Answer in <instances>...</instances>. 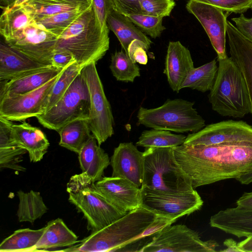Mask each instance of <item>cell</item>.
I'll list each match as a JSON object with an SVG mask.
<instances>
[{
  "label": "cell",
  "mask_w": 252,
  "mask_h": 252,
  "mask_svg": "<svg viewBox=\"0 0 252 252\" xmlns=\"http://www.w3.org/2000/svg\"><path fill=\"white\" fill-rule=\"evenodd\" d=\"M113 9L124 15L142 13L139 0H111Z\"/></svg>",
  "instance_id": "7bdbcfd3"
},
{
  "label": "cell",
  "mask_w": 252,
  "mask_h": 252,
  "mask_svg": "<svg viewBox=\"0 0 252 252\" xmlns=\"http://www.w3.org/2000/svg\"><path fill=\"white\" fill-rule=\"evenodd\" d=\"M141 188L177 193L194 189L189 177L177 162L171 147H147Z\"/></svg>",
  "instance_id": "5b68a950"
},
{
  "label": "cell",
  "mask_w": 252,
  "mask_h": 252,
  "mask_svg": "<svg viewBox=\"0 0 252 252\" xmlns=\"http://www.w3.org/2000/svg\"><path fill=\"white\" fill-rule=\"evenodd\" d=\"M78 236L60 218L49 221L37 242L34 252L56 251V249L70 247L78 243Z\"/></svg>",
  "instance_id": "484cf974"
},
{
  "label": "cell",
  "mask_w": 252,
  "mask_h": 252,
  "mask_svg": "<svg viewBox=\"0 0 252 252\" xmlns=\"http://www.w3.org/2000/svg\"><path fill=\"white\" fill-rule=\"evenodd\" d=\"M5 43L0 44V80L8 81L48 66Z\"/></svg>",
  "instance_id": "ffe728a7"
},
{
  "label": "cell",
  "mask_w": 252,
  "mask_h": 252,
  "mask_svg": "<svg viewBox=\"0 0 252 252\" xmlns=\"http://www.w3.org/2000/svg\"><path fill=\"white\" fill-rule=\"evenodd\" d=\"M82 69L76 61L71 63L63 69L51 92L45 112L60 100L74 79L80 74Z\"/></svg>",
  "instance_id": "d590c367"
},
{
  "label": "cell",
  "mask_w": 252,
  "mask_h": 252,
  "mask_svg": "<svg viewBox=\"0 0 252 252\" xmlns=\"http://www.w3.org/2000/svg\"><path fill=\"white\" fill-rule=\"evenodd\" d=\"M28 0H0V8L22 4Z\"/></svg>",
  "instance_id": "f907efd6"
},
{
  "label": "cell",
  "mask_w": 252,
  "mask_h": 252,
  "mask_svg": "<svg viewBox=\"0 0 252 252\" xmlns=\"http://www.w3.org/2000/svg\"><path fill=\"white\" fill-rule=\"evenodd\" d=\"M78 159L82 172L95 182L102 178L104 170L110 164L108 155L93 134L78 154Z\"/></svg>",
  "instance_id": "d4e9b609"
},
{
  "label": "cell",
  "mask_w": 252,
  "mask_h": 252,
  "mask_svg": "<svg viewBox=\"0 0 252 252\" xmlns=\"http://www.w3.org/2000/svg\"><path fill=\"white\" fill-rule=\"evenodd\" d=\"M189 50L179 41L169 42L163 73L171 89L177 93L189 72L194 68Z\"/></svg>",
  "instance_id": "ac0fdd59"
},
{
  "label": "cell",
  "mask_w": 252,
  "mask_h": 252,
  "mask_svg": "<svg viewBox=\"0 0 252 252\" xmlns=\"http://www.w3.org/2000/svg\"><path fill=\"white\" fill-rule=\"evenodd\" d=\"M219 246L215 240H202L196 231L184 224H171L155 234L139 252H215Z\"/></svg>",
  "instance_id": "30bf717a"
},
{
  "label": "cell",
  "mask_w": 252,
  "mask_h": 252,
  "mask_svg": "<svg viewBox=\"0 0 252 252\" xmlns=\"http://www.w3.org/2000/svg\"><path fill=\"white\" fill-rule=\"evenodd\" d=\"M57 132L60 136L59 145L78 154L92 135L88 119L70 122Z\"/></svg>",
  "instance_id": "f1b7e54d"
},
{
  "label": "cell",
  "mask_w": 252,
  "mask_h": 252,
  "mask_svg": "<svg viewBox=\"0 0 252 252\" xmlns=\"http://www.w3.org/2000/svg\"><path fill=\"white\" fill-rule=\"evenodd\" d=\"M54 37L53 32L35 21L22 30L13 39L5 43L36 62L52 65L45 43Z\"/></svg>",
  "instance_id": "2e32d148"
},
{
  "label": "cell",
  "mask_w": 252,
  "mask_h": 252,
  "mask_svg": "<svg viewBox=\"0 0 252 252\" xmlns=\"http://www.w3.org/2000/svg\"><path fill=\"white\" fill-rule=\"evenodd\" d=\"M103 196L122 214L141 206V189L129 180L104 177L95 183Z\"/></svg>",
  "instance_id": "9a60e30c"
},
{
  "label": "cell",
  "mask_w": 252,
  "mask_h": 252,
  "mask_svg": "<svg viewBox=\"0 0 252 252\" xmlns=\"http://www.w3.org/2000/svg\"><path fill=\"white\" fill-rule=\"evenodd\" d=\"M95 183L82 172L70 178L66 188L69 201L83 214L87 228L92 232L103 228L125 215L107 201Z\"/></svg>",
  "instance_id": "8992f818"
},
{
  "label": "cell",
  "mask_w": 252,
  "mask_h": 252,
  "mask_svg": "<svg viewBox=\"0 0 252 252\" xmlns=\"http://www.w3.org/2000/svg\"><path fill=\"white\" fill-rule=\"evenodd\" d=\"M142 14L164 17L169 16L175 6L174 0H139Z\"/></svg>",
  "instance_id": "f35d334b"
},
{
  "label": "cell",
  "mask_w": 252,
  "mask_h": 252,
  "mask_svg": "<svg viewBox=\"0 0 252 252\" xmlns=\"http://www.w3.org/2000/svg\"><path fill=\"white\" fill-rule=\"evenodd\" d=\"M64 68L50 66L8 81H1L3 84L0 87V98L35 90L58 75Z\"/></svg>",
  "instance_id": "7402d4cb"
},
{
  "label": "cell",
  "mask_w": 252,
  "mask_h": 252,
  "mask_svg": "<svg viewBox=\"0 0 252 252\" xmlns=\"http://www.w3.org/2000/svg\"><path fill=\"white\" fill-rule=\"evenodd\" d=\"M17 195L19 198L17 216L20 222L33 223L47 212L48 207L39 192L19 190Z\"/></svg>",
  "instance_id": "1f68e13d"
},
{
  "label": "cell",
  "mask_w": 252,
  "mask_h": 252,
  "mask_svg": "<svg viewBox=\"0 0 252 252\" xmlns=\"http://www.w3.org/2000/svg\"><path fill=\"white\" fill-rule=\"evenodd\" d=\"M50 31L55 35L54 52L70 53L82 68L96 63L109 48V32L97 24L93 6L68 26Z\"/></svg>",
  "instance_id": "7a4b0ae2"
},
{
  "label": "cell",
  "mask_w": 252,
  "mask_h": 252,
  "mask_svg": "<svg viewBox=\"0 0 252 252\" xmlns=\"http://www.w3.org/2000/svg\"><path fill=\"white\" fill-rule=\"evenodd\" d=\"M92 6L96 21L102 32H109L107 25L108 14L112 10L111 0H92Z\"/></svg>",
  "instance_id": "60d3db41"
},
{
  "label": "cell",
  "mask_w": 252,
  "mask_h": 252,
  "mask_svg": "<svg viewBox=\"0 0 252 252\" xmlns=\"http://www.w3.org/2000/svg\"><path fill=\"white\" fill-rule=\"evenodd\" d=\"M175 158L194 189L237 177L252 168V143L180 146Z\"/></svg>",
  "instance_id": "6da1fadb"
},
{
  "label": "cell",
  "mask_w": 252,
  "mask_h": 252,
  "mask_svg": "<svg viewBox=\"0 0 252 252\" xmlns=\"http://www.w3.org/2000/svg\"><path fill=\"white\" fill-rule=\"evenodd\" d=\"M210 4L223 11L243 14L252 7V0H187Z\"/></svg>",
  "instance_id": "ab89813d"
},
{
  "label": "cell",
  "mask_w": 252,
  "mask_h": 252,
  "mask_svg": "<svg viewBox=\"0 0 252 252\" xmlns=\"http://www.w3.org/2000/svg\"><path fill=\"white\" fill-rule=\"evenodd\" d=\"M23 4L36 16H42L88 9L92 6V0H28Z\"/></svg>",
  "instance_id": "f546056e"
},
{
  "label": "cell",
  "mask_w": 252,
  "mask_h": 252,
  "mask_svg": "<svg viewBox=\"0 0 252 252\" xmlns=\"http://www.w3.org/2000/svg\"><path fill=\"white\" fill-rule=\"evenodd\" d=\"M194 104L176 98L168 99L156 108L140 107L137 115L138 123L147 127L177 133L196 132L206 125L204 119L193 107Z\"/></svg>",
  "instance_id": "52a82bcc"
},
{
  "label": "cell",
  "mask_w": 252,
  "mask_h": 252,
  "mask_svg": "<svg viewBox=\"0 0 252 252\" xmlns=\"http://www.w3.org/2000/svg\"><path fill=\"white\" fill-rule=\"evenodd\" d=\"M11 121L0 117V168L25 171L19 163L27 151L15 140L12 133Z\"/></svg>",
  "instance_id": "cb8c5ba5"
},
{
  "label": "cell",
  "mask_w": 252,
  "mask_h": 252,
  "mask_svg": "<svg viewBox=\"0 0 252 252\" xmlns=\"http://www.w3.org/2000/svg\"><path fill=\"white\" fill-rule=\"evenodd\" d=\"M226 34L230 57L239 67L246 83L252 114V41L245 37L227 20Z\"/></svg>",
  "instance_id": "d6986e66"
},
{
  "label": "cell",
  "mask_w": 252,
  "mask_h": 252,
  "mask_svg": "<svg viewBox=\"0 0 252 252\" xmlns=\"http://www.w3.org/2000/svg\"><path fill=\"white\" fill-rule=\"evenodd\" d=\"M251 9H252V7Z\"/></svg>",
  "instance_id": "816d5d0a"
},
{
  "label": "cell",
  "mask_w": 252,
  "mask_h": 252,
  "mask_svg": "<svg viewBox=\"0 0 252 252\" xmlns=\"http://www.w3.org/2000/svg\"><path fill=\"white\" fill-rule=\"evenodd\" d=\"M186 8L196 18L205 30L217 54V59L226 57L227 20L223 11L215 6L194 1H188Z\"/></svg>",
  "instance_id": "5bb4252c"
},
{
  "label": "cell",
  "mask_w": 252,
  "mask_h": 252,
  "mask_svg": "<svg viewBox=\"0 0 252 252\" xmlns=\"http://www.w3.org/2000/svg\"><path fill=\"white\" fill-rule=\"evenodd\" d=\"M0 33L5 42L15 38L25 28L35 21V15L23 4L1 8Z\"/></svg>",
  "instance_id": "4316f807"
},
{
  "label": "cell",
  "mask_w": 252,
  "mask_h": 252,
  "mask_svg": "<svg viewBox=\"0 0 252 252\" xmlns=\"http://www.w3.org/2000/svg\"><path fill=\"white\" fill-rule=\"evenodd\" d=\"M89 9L62 12L48 16H35V20L37 23L51 31L68 26Z\"/></svg>",
  "instance_id": "8d00e7d4"
},
{
  "label": "cell",
  "mask_w": 252,
  "mask_h": 252,
  "mask_svg": "<svg viewBox=\"0 0 252 252\" xmlns=\"http://www.w3.org/2000/svg\"><path fill=\"white\" fill-rule=\"evenodd\" d=\"M242 185H249L252 183V168L235 179Z\"/></svg>",
  "instance_id": "681fc988"
},
{
  "label": "cell",
  "mask_w": 252,
  "mask_h": 252,
  "mask_svg": "<svg viewBox=\"0 0 252 252\" xmlns=\"http://www.w3.org/2000/svg\"><path fill=\"white\" fill-rule=\"evenodd\" d=\"M252 143V126L243 121L227 120L208 125L189 134L183 144L215 145Z\"/></svg>",
  "instance_id": "4fadbf2b"
},
{
  "label": "cell",
  "mask_w": 252,
  "mask_h": 252,
  "mask_svg": "<svg viewBox=\"0 0 252 252\" xmlns=\"http://www.w3.org/2000/svg\"><path fill=\"white\" fill-rule=\"evenodd\" d=\"M90 106L88 86L80 73L60 100L36 118L44 127L58 131L70 122L89 119Z\"/></svg>",
  "instance_id": "ba28073f"
},
{
  "label": "cell",
  "mask_w": 252,
  "mask_h": 252,
  "mask_svg": "<svg viewBox=\"0 0 252 252\" xmlns=\"http://www.w3.org/2000/svg\"><path fill=\"white\" fill-rule=\"evenodd\" d=\"M112 176L126 179L141 188L143 179L144 152L131 142L121 143L110 159Z\"/></svg>",
  "instance_id": "e0dca14e"
},
{
  "label": "cell",
  "mask_w": 252,
  "mask_h": 252,
  "mask_svg": "<svg viewBox=\"0 0 252 252\" xmlns=\"http://www.w3.org/2000/svg\"><path fill=\"white\" fill-rule=\"evenodd\" d=\"M45 226L38 229H19L4 239L0 243V252H34Z\"/></svg>",
  "instance_id": "4dcf8cb0"
},
{
  "label": "cell",
  "mask_w": 252,
  "mask_h": 252,
  "mask_svg": "<svg viewBox=\"0 0 252 252\" xmlns=\"http://www.w3.org/2000/svg\"><path fill=\"white\" fill-rule=\"evenodd\" d=\"M125 16L146 34L153 38L159 37L162 32L165 30V27L162 25L163 17L150 16L142 13Z\"/></svg>",
  "instance_id": "74e56055"
},
{
  "label": "cell",
  "mask_w": 252,
  "mask_h": 252,
  "mask_svg": "<svg viewBox=\"0 0 252 252\" xmlns=\"http://www.w3.org/2000/svg\"><path fill=\"white\" fill-rule=\"evenodd\" d=\"M12 130L16 142L28 152L30 161H40L50 145L45 133L38 127L26 122L13 124Z\"/></svg>",
  "instance_id": "603a6c76"
},
{
  "label": "cell",
  "mask_w": 252,
  "mask_h": 252,
  "mask_svg": "<svg viewBox=\"0 0 252 252\" xmlns=\"http://www.w3.org/2000/svg\"><path fill=\"white\" fill-rule=\"evenodd\" d=\"M223 245L225 247V249L220 250V252H242L241 250L239 247L238 243L232 238L225 240L223 242Z\"/></svg>",
  "instance_id": "7dc6e473"
},
{
  "label": "cell",
  "mask_w": 252,
  "mask_h": 252,
  "mask_svg": "<svg viewBox=\"0 0 252 252\" xmlns=\"http://www.w3.org/2000/svg\"><path fill=\"white\" fill-rule=\"evenodd\" d=\"M218 61L216 78L208 94L212 109L222 116L233 118L251 113L247 87L239 67L227 56Z\"/></svg>",
  "instance_id": "277c9868"
},
{
  "label": "cell",
  "mask_w": 252,
  "mask_h": 252,
  "mask_svg": "<svg viewBox=\"0 0 252 252\" xmlns=\"http://www.w3.org/2000/svg\"><path fill=\"white\" fill-rule=\"evenodd\" d=\"M214 59L199 67L193 68L188 74L181 86L202 93L210 91L215 83L218 66Z\"/></svg>",
  "instance_id": "d6a6232c"
},
{
  "label": "cell",
  "mask_w": 252,
  "mask_h": 252,
  "mask_svg": "<svg viewBox=\"0 0 252 252\" xmlns=\"http://www.w3.org/2000/svg\"><path fill=\"white\" fill-rule=\"evenodd\" d=\"M238 243V246L242 252H252V235Z\"/></svg>",
  "instance_id": "c3c4849f"
},
{
  "label": "cell",
  "mask_w": 252,
  "mask_h": 252,
  "mask_svg": "<svg viewBox=\"0 0 252 252\" xmlns=\"http://www.w3.org/2000/svg\"><path fill=\"white\" fill-rule=\"evenodd\" d=\"M110 68L117 81L133 82L140 76V68L124 51H116L111 56Z\"/></svg>",
  "instance_id": "e575fe53"
},
{
  "label": "cell",
  "mask_w": 252,
  "mask_h": 252,
  "mask_svg": "<svg viewBox=\"0 0 252 252\" xmlns=\"http://www.w3.org/2000/svg\"><path fill=\"white\" fill-rule=\"evenodd\" d=\"M63 69L35 90L0 98V117L11 122L24 121L30 118H36L45 113L51 92Z\"/></svg>",
  "instance_id": "7c38bea8"
},
{
  "label": "cell",
  "mask_w": 252,
  "mask_h": 252,
  "mask_svg": "<svg viewBox=\"0 0 252 252\" xmlns=\"http://www.w3.org/2000/svg\"><path fill=\"white\" fill-rule=\"evenodd\" d=\"M148 50L144 44L141 41L135 39L128 47L127 55L135 63L146 65L148 63V56L146 51Z\"/></svg>",
  "instance_id": "b9f144b4"
},
{
  "label": "cell",
  "mask_w": 252,
  "mask_h": 252,
  "mask_svg": "<svg viewBox=\"0 0 252 252\" xmlns=\"http://www.w3.org/2000/svg\"><path fill=\"white\" fill-rule=\"evenodd\" d=\"M107 25L109 29L115 33L127 54L129 44L135 39L142 42L148 50L150 49L151 40L126 16L113 9L108 15Z\"/></svg>",
  "instance_id": "83f0119b"
},
{
  "label": "cell",
  "mask_w": 252,
  "mask_h": 252,
  "mask_svg": "<svg viewBox=\"0 0 252 252\" xmlns=\"http://www.w3.org/2000/svg\"><path fill=\"white\" fill-rule=\"evenodd\" d=\"M209 224L238 238L247 237L252 235V210L237 207L222 210L211 216Z\"/></svg>",
  "instance_id": "44dd1931"
},
{
  "label": "cell",
  "mask_w": 252,
  "mask_h": 252,
  "mask_svg": "<svg viewBox=\"0 0 252 252\" xmlns=\"http://www.w3.org/2000/svg\"><path fill=\"white\" fill-rule=\"evenodd\" d=\"M236 204L238 208L252 210V192L244 193L236 201Z\"/></svg>",
  "instance_id": "bcb514c9"
},
{
  "label": "cell",
  "mask_w": 252,
  "mask_h": 252,
  "mask_svg": "<svg viewBox=\"0 0 252 252\" xmlns=\"http://www.w3.org/2000/svg\"><path fill=\"white\" fill-rule=\"evenodd\" d=\"M141 189V206L157 215L176 220L202 207L203 201L197 191L171 193Z\"/></svg>",
  "instance_id": "8fae6325"
},
{
  "label": "cell",
  "mask_w": 252,
  "mask_h": 252,
  "mask_svg": "<svg viewBox=\"0 0 252 252\" xmlns=\"http://www.w3.org/2000/svg\"><path fill=\"white\" fill-rule=\"evenodd\" d=\"M237 30L247 38L252 41V18L246 17L241 14L238 17L231 19Z\"/></svg>",
  "instance_id": "f6af8a7d"
},
{
  "label": "cell",
  "mask_w": 252,
  "mask_h": 252,
  "mask_svg": "<svg viewBox=\"0 0 252 252\" xmlns=\"http://www.w3.org/2000/svg\"><path fill=\"white\" fill-rule=\"evenodd\" d=\"M186 137L183 134H173L169 130L152 128L142 132L136 146L174 148L183 144Z\"/></svg>",
  "instance_id": "836d02e7"
},
{
  "label": "cell",
  "mask_w": 252,
  "mask_h": 252,
  "mask_svg": "<svg viewBox=\"0 0 252 252\" xmlns=\"http://www.w3.org/2000/svg\"><path fill=\"white\" fill-rule=\"evenodd\" d=\"M95 64L93 62L85 66L81 74L88 86L90 95L89 126L92 134L100 146L114 134V119Z\"/></svg>",
  "instance_id": "9c48e42d"
},
{
  "label": "cell",
  "mask_w": 252,
  "mask_h": 252,
  "mask_svg": "<svg viewBox=\"0 0 252 252\" xmlns=\"http://www.w3.org/2000/svg\"><path fill=\"white\" fill-rule=\"evenodd\" d=\"M76 61L70 53L65 51H58L54 52L51 59V64L58 68H64L71 63Z\"/></svg>",
  "instance_id": "ee69618b"
},
{
  "label": "cell",
  "mask_w": 252,
  "mask_h": 252,
  "mask_svg": "<svg viewBox=\"0 0 252 252\" xmlns=\"http://www.w3.org/2000/svg\"><path fill=\"white\" fill-rule=\"evenodd\" d=\"M157 215L140 207L103 228L92 232L78 244L62 250L63 252H119L141 235L155 220Z\"/></svg>",
  "instance_id": "3957f363"
}]
</instances>
